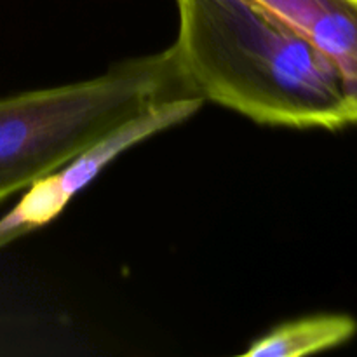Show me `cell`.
Here are the masks:
<instances>
[{
	"mask_svg": "<svg viewBox=\"0 0 357 357\" xmlns=\"http://www.w3.org/2000/svg\"><path fill=\"white\" fill-rule=\"evenodd\" d=\"M171 45L194 96L255 122L340 129L354 124L337 66L257 0H176Z\"/></svg>",
	"mask_w": 357,
	"mask_h": 357,
	"instance_id": "obj_1",
	"label": "cell"
},
{
	"mask_svg": "<svg viewBox=\"0 0 357 357\" xmlns=\"http://www.w3.org/2000/svg\"><path fill=\"white\" fill-rule=\"evenodd\" d=\"M357 323L349 316H314L286 323L255 342L248 357H298L338 347L351 340Z\"/></svg>",
	"mask_w": 357,
	"mask_h": 357,
	"instance_id": "obj_4",
	"label": "cell"
},
{
	"mask_svg": "<svg viewBox=\"0 0 357 357\" xmlns=\"http://www.w3.org/2000/svg\"><path fill=\"white\" fill-rule=\"evenodd\" d=\"M73 194L72 185L66 183L59 169L33 181L20 202L0 218V248L54 220L72 201Z\"/></svg>",
	"mask_w": 357,
	"mask_h": 357,
	"instance_id": "obj_5",
	"label": "cell"
},
{
	"mask_svg": "<svg viewBox=\"0 0 357 357\" xmlns=\"http://www.w3.org/2000/svg\"><path fill=\"white\" fill-rule=\"evenodd\" d=\"M192 96L167 47L117 63L94 79L0 98V201L146 108Z\"/></svg>",
	"mask_w": 357,
	"mask_h": 357,
	"instance_id": "obj_2",
	"label": "cell"
},
{
	"mask_svg": "<svg viewBox=\"0 0 357 357\" xmlns=\"http://www.w3.org/2000/svg\"><path fill=\"white\" fill-rule=\"evenodd\" d=\"M302 31L344 80L357 124V0H257Z\"/></svg>",
	"mask_w": 357,
	"mask_h": 357,
	"instance_id": "obj_3",
	"label": "cell"
}]
</instances>
